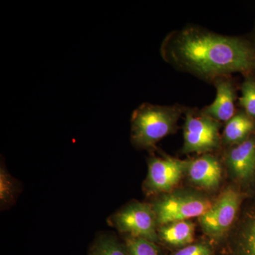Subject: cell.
Returning <instances> with one entry per match:
<instances>
[{
	"label": "cell",
	"mask_w": 255,
	"mask_h": 255,
	"mask_svg": "<svg viewBox=\"0 0 255 255\" xmlns=\"http://www.w3.org/2000/svg\"><path fill=\"white\" fill-rule=\"evenodd\" d=\"M160 55L178 71L208 82L233 73H255V42L196 25L169 33L161 43Z\"/></svg>",
	"instance_id": "cell-1"
},
{
	"label": "cell",
	"mask_w": 255,
	"mask_h": 255,
	"mask_svg": "<svg viewBox=\"0 0 255 255\" xmlns=\"http://www.w3.org/2000/svg\"><path fill=\"white\" fill-rule=\"evenodd\" d=\"M186 107L175 104L158 105L142 104L132 112L130 124V140L137 149L155 148L156 144L175 132L179 119Z\"/></svg>",
	"instance_id": "cell-2"
},
{
	"label": "cell",
	"mask_w": 255,
	"mask_h": 255,
	"mask_svg": "<svg viewBox=\"0 0 255 255\" xmlns=\"http://www.w3.org/2000/svg\"><path fill=\"white\" fill-rule=\"evenodd\" d=\"M213 204L201 193L177 191L161 194L151 205L159 227L169 223L199 218L211 209Z\"/></svg>",
	"instance_id": "cell-3"
},
{
	"label": "cell",
	"mask_w": 255,
	"mask_h": 255,
	"mask_svg": "<svg viewBox=\"0 0 255 255\" xmlns=\"http://www.w3.org/2000/svg\"><path fill=\"white\" fill-rule=\"evenodd\" d=\"M184 125V154H207L223 145L220 133L222 124L201 110L186 107Z\"/></svg>",
	"instance_id": "cell-4"
},
{
	"label": "cell",
	"mask_w": 255,
	"mask_h": 255,
	"mask_svg": "<svg viewBox=\"0 0 255 255\" xmlns=\"http://www.w3.org/2000/svg\"><path fill=\"white\" fill-rule=\"evenodd\" d=\"M107 223L123 236L145 238L159 244L158 226L151 204L131 201L111 215Z\"/></svg>",
	"instance_id": "cell-5"
},
{
	"label": "cell",
	"mask_w": 255,
	"mask_h": 255,
	"mask_svg": "<svg viewBox=\"0 0 255 255\" xmlns=\"http://www.w3.org/2000/svg\"><path fill=\"white\" fill-rule=\"evenodd\" d=\"M243 194L233 187L221 193L211 209L199 218L202 231L208 237L219 241L224 237L236 220Z\"/></svg>",
	"instance_id": "cell-6"
},
{
	"label": "cell",
	"mask_w": 255,
	"mask_h": 255,
	"mask_svg": "<svg viewBox=\"0 0 255 255\" xmlns=\"http://www.w3.org/2000/svg\"><path fill=\"white\" fill-rule=\"evenodd\" d=\"M189 160H182L169 156L147 159L148 171L143 191L147 195H161L173 190L184 174H187Z\"/></svg>",
	"instance_id": "cell-7"
},
{
	"label": "cell",
	"mask_w": 255,
	"mask_h": 255,
	"mask_svg": "<svg viewBox=\"0 0 255 255\" xmlns=\"http://www.w3.org/2000/svg\"><path fill=\"white\" fill-rule=\"evenodd\" d=\"M225 162L238 182L248 184L253 182L255 176V132L241 143L228 147Z\"/></svg>",
	"instance_id": "cell-8"
},
{
	"label": "cell",
	"mask_w": 255,
	"mask_h": 255,
	"mask_svg": "<svg viewBox=\"0 0 255 255\" xmlns=\"http://www.w3.org/2000/svg\"><path fill=\"white\" fill-rule=\"evenodd\" d=\"M216 89L214 102L201 111L220 122H227L236 114L237 91L232 75L220 77L212 82Z\"/></svg>",
	"instance_id": "cell-9"
},
{
	"label": "cell",
	"mask_w": 255,
	"mask_h": 255,
	"mask_svg": "<svg viewBox=\"0 0 255 255\" xmlns=\"http://www.w3.org/2000/svg\"><path fill=\"white\" fill-rule=\"evenodd\" d=\"M187 174L189 181L196 187L215 190L222 180V166L219 158L211 153L204 154L191 159Z\"/></svg>",
	"instance_id": "cell-10"
},
{
	"label": "cell",
	"mask_w": 255,
	"mask_h": 255,
	"mask_svg": "<svg viewBox=\"0 0 255 255\" xmlns=\"http://www.w3.org/2000/svg\"><path fill=\"white\" fill-rule=\"evenodd\" d=\"M157 233L159 243L177 251L194 243V224L189 220L169 223L159 226Z\"/></svg>",
	"instance_id": "cell-11"
},
{
	"label": "cell",
	"mask_w": 255,
	"mask_h": 255,
	"mask_svg": "<svg viewBox=\"0 0 255 255\" xmlns=\"http://www.w3.org/2000/svg\"><path fill=\"white\" fill-rule=\"evenodd\" d=\"M229 255H255V209L243 218L229 247Z\"/></svg>",
	"instance_id": "cell-12"
},
{
	"label": "cell",
	"mask_w": 255,
	"mask_h": 255,
	"mask_svg": "<svg viewBox=\"0 0 255 255\" xmlns=\"http://www.w3.org/2000/svg\"><path fill=\"white\" fill-rule=\"evenodd\" d=\"M255 132V120L243 110L236 112L234 117L226 122L222 134L223 145H237Z\"/></svg>",
	"instance_id": "cell-13"
},
{
	"label": "cell",
	"mask_w": 255,
	"mask_h": 255,
	"mask_svg": "<svg viewBox=\"0 0 255 255\" xmlns=\"http://www.w3.org/2000/svg\"><path fill=\"white\" fill-rule=\"evenodd\" d=\"M22 185L15 179L6 169L4 162L0 166V209L1 211L9 209L17 200Z\"/></svg>",
	"instance_id": "cell-14"
},
{
	"label": "cell",
	"mask_w": 255,
	"mask_h": 255,
	"mask_svg": "<svg viewBox=\"0 0 255 255\" xmlns=\"http://www.w3.org/2000/svg\"><path fill=\"white\" fill-rule=\"evenodd\" d=\"M87 255H128L123 242L111 233H100L89 248Z\"/></svg>",
	"instance_id": "cell-15"
},
{
	"label": "cell",
	"mask_w": 255,
	"mask_h": 255,
	"mask_svg": "<svg viewBox=\"0 0 255 255\" xmlns=\"http://www.w3.org/2000/svg\"><path fill=\"white\" fill-rule=\"evenodd\" d=\"M123 243L128 255H164L158 243L145 238L123 236Z\"/></svg>",
	"instance_id": "cell-16"
},
{
	"label": "cell",
	"mask_w": 255,
	"mask_h": 255,
	"mask_svg": "<svg viewBox=\"0 0 255 255\" xmlns=\"http://www.w3.org/2000/svg\"><path fill=\"white\" fill-rule=\"evenodd\" d=\"M240 105L248 115L255 120V78L253 75L246 76L241 87Z\"/></svg>",
	"instance_id": "cell-17"
},
{
	"label": "cell",
	"mask_w": 255,
	"mask_h": 255,
	"mask_svg": "<svg viewBox=\"0 0 255 255\" xmlns=\"http://www.w3.org/2000/svg\"><path fill=\"white\" fill-rule=\"evenodd\" d=\"M171 255H216L214 248L205 242H197L172 252Z\"/></svg>",
	"instance_id": "cell-18"
},
{
	"label": "cell",
	"mask_w": 255,
	"mask_h": 255,
	"mask_svg": "<svg viewBox=\"0 0 255 255\" xmlns=\"http://www.w3.org/2000/svg\"><path fill=\"white\" fill-rule=\"evenodd\" d=\"M254 180H255V179H254Z\"/></svg>",
	"instance_id": "cell-19"
}]
</instances>
